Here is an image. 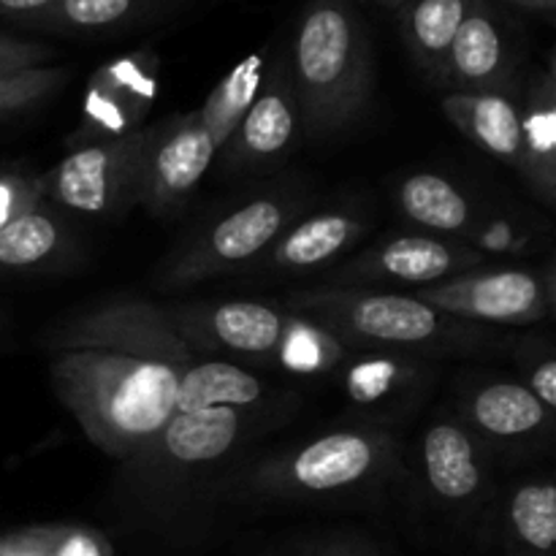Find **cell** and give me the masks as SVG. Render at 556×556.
I'll return each mask as SVG.
<instances>
[{
  "instance_id": "e575fe53",
  "label": "cell",
  "mask_w": 556,
  "mask_h": 556,
  "mask_svg": "<svg viewBox=\"0 0 556 556\" xmlns=\"http://www.w3.org/2000/svg\"><path fill=\"white\" fill-rule=\"evenodd\" d=\"M318 556H367V554L358 552V548L342 546V543H331V546H326Z\"/></svg>"
},
{
  "instance_id": "9a60e30c",
  "label": "cell",
  "mask_w": 556,
  "mask_h": 556,
  "mask_svg": "<svg viewBox=\"0 0 556 556\" xmlns=\"http://www.w3.org/2000/svg\"><path fill=\"white\" fill-rule=\"evenodd\" d=\"M443 112L472 144L503 163L521 168L525 161L521 106L505 92H451L443 98Z\"/></svg>"
},
{
  "instance_id": "8992f818",
  "label": "cell",
  "mask_w": 556,
  "mask_h": 556,
  "mask_svg": "<svg viewBox=\"0 0 556 556\" xmlns=\"http://www.w3.org/2000/svg\"><path fill=\"white\" fill-rule=\"evenodd\" d=\"M157 128L79 147L43 177L47 199L85 215H123L141 201Z\"/></svg>"
},
{
  "instance_id": "277c9868",
  "label": "cell",
  "mask_w": 556,
  "mask_h": 556,
  "mask_svg": "<svg viewBox=\"0 0 556 556\" xmlns=\"http://www.w3.org/2000/svg\"><path fill=\"white\" fill-rule=\"evenodd\" d=\"M264 74L266 54H250L223 76L204 106L157 128L139 204L152 215H166L193 193L258 96Z\"/></svg>"
},
{
  "instance_id": "d4e9b609",
  "label": "cell",
  "mask_w": 556,
  "mask_h": 556,
  "mask_svg": "<svg viewBox=\"0 0 556 556\" xmlns=\"http://www.w3.org/2000/svg\"><path fill=\"white\" fill-rule=\"evenodd\" d=\"M342 356V340L326 331L309 318H293L288 326L286 342H282L277 362L299 372H315V369L334 367Z\"/></svg>"
},
{
  "instance_id": "603a6c76",
  "label": "cell",
  "mask_w": 556,
  "mask_h": 556,
  "mask_svg": "<svg viewBox=\"0 0 556 556\" xmlns=\"http://www.w3.org/2000/svg\"><path fill=\"white\" fill-rule=\"evenodd\" d=\"M400 210L407 220L443 233H462L472 223V206L454 182L432 172L402 179L396 190Z\"/></svg>"
},
{
  "instance_id": "836d02e7",
  "label": "cell",
  "mask_w": 556,
  "mask_h": 556,
  "mask_svg": "<svg viewBox=\"0 0 556 556\" xmlns=\"http://www.w3.org/2000/svg\"><path fill=\"white\" fill-rule=\"evenodd\" d=\"M508 3L519 5V9L532 11V14H554L556 0H508Z\"/></svg>"
},
{
  "instance_id": "4fadbf2b",
  "label": "cell",
  "mask_w": 556,
  "mask_h": 556,
  "mask_svg": "<svg viewBox=\"0 0 556 556\" xmlns=\"http://www.w3.org/2000/svg\"><path fill=\"white\" fill-rule=\"evenodd\" d=\"M299 130V109L293 98L291 74L286 60H277L275 68L264 74L261 90L250 109L244 112L242 123L237 125L228 144L220 155L226 168L242 172V168L258 166L282 155Z\"/></svg>"
},
{
  "instance_id": "ba28073f",
  "label": "cell",
  "mask_w": 556,
  "mask_h": 556,
  "mask_svg": "<svg viewBox=\"0 0 556 556\" xmlns=\"http://www.w3.org/2000/svg\"><path fill=\"white\" fill-rule=\"evenodd\" d=\"M416 299L448 318L505 326L538 324L552 309L548 282L535 271L525 269L454 275L448 280L418 288Z\"/></svg>"
},
{
  "instance_id": "5bb4252c",
  "label": "cell",
  "mask_w": 556,
  "mask_h": 556,
  "mask_svg": "<svg viewBox=\"0 0 556 556\" xmlns=\"http://www.w3.org/2000/svg\"><path fill=\"white\" fill-rule=\"evenodd\" d=\"M481 261V253L440 242V239L407 233L389 239L353 261L342 280L348 282H394V286L427 288Z\"/></svg>"
},
{
  "instance_id": "8fae6325",
  "label": "cell",
  "mask_w": 556,
  "mask_h": 556,
  "mask_svg": "<svg viewBox=\"0 0 556 556\" xmlns=\"http://www.w3.org/2000/svg\"><path fill=\"white\" fill-rule=\"evenodd\" d=\"M168 320L188 345L275 362L286 342L291 315L264 302H223L168 313Z\"/></svg>"
},
{
  "instance_id": "3957f363",
  "label": "cell",
  "mask_w": 556,
  "mask_h": 556,
  "mask_svg": "<svg viewBox=\"0 0 556 556\" xmlns=\"http://www.w3.org/2000/svg\"><path fill=\"white\" fill-rule=\"evenodd\" d=\"M293 98L309 136L353 123L372 96V43L353 0H307L291 47Z\"/></svg>"
},
{
  "instance_id": "2e32d148",
  "label": "cell",
  "mask_w": 556,
  "mask_h": 556,
  "mask_svg": "<svg viewBox=\"0 0 556 556\" xmlns=\"http://www.w3.org/2000/svg\"><path fill=\"white\" fill-rule=\"evenodd\" d=\"M429 489L445 503H470L483 483V456L476 438L456 421H438L421 440Z\"/></svg>"
},
{
  "instance_id": "30bf717a",
  "label": "cell",
  "mask_w": 556,
  "mask_h": 556,
  "mask_svg": "<svg viewBox=\"0 0 556 556\" xmlns=\"http://www.w3.org/2000/svg\"><path fill=\"white\" fill-rule=\"evenodd\" d=\"M157 79L161 60L150 47L101 65L87 81L74 141L87 147L144 128V117L157 96Z\"/></svg>"
},
{
  "instance_id": "44dd1931",
  "label": "cell",
  "mask_w": 556,
  "mask_h": 556,
  "mask_svg": "<svg viewBox=\"0 0 556 556\" xmlns=\"http://www.w3.org/2000/svg\"><path fill=\"white\" fill-rule=\"evenodd\" d=\"M521 136H525V161L521 174L552 201L556 188V71L554 60L532 81L530 96L521 109Z\"/></svg>"
},
{
  "instance_id": "1f68e13d",
  "label": "cell",
  "mask_w": 556,
  "mask_h": 556,
  "mask_svg": "<svg viewBox=\"0 0 556 556\" xmlns=\"http://www.w3.org/2000/svg\"><path fill=\"white\" fill-rule=\"evenodd\" d=\"M0 556H47L43 525L0 535Z\"/></svg>"
},
{
  "instance_id": "d590c367",
  "label": "cell",
  "mask_w": 556,
  "mask_h": 556,
  "mask_svg": "<svg viewBox=\"0 0 556 556\" xmlns=\"http://www.w3.org/2000/svg\"><path fill=\"white\" fill-rule=\"evenodd\" d=\"M375 3L383 5V9H389V11H400L407 0H375Z\"/></svg>"
},
{
  "instance_id": "9c48e42d",
  "label": "cell",
  "mask_w": 556,
  "mask_h": 556,
  "mask_svg": "<svg viewBox=\"0 0 556 556\" xmlns=\"http://www.w3.org/2000/svg\"><path fill=\"white\" fill-rule=\"evenodd\" d=\"M291 217V201L275 199V195L248 201L239 210L228 212L212 228H206L182 253L174 255V261L163 271V282L190 286V282H201L255 258L280 239Z\"/></svg>"
},
{
  "instance_id": "d6a6232c",
  "label": "cell",
  "mask_w": 556,
  "mask_h": 556,
  "mask_svg": "<svg viewBox=\"0 0 556 556\" xmlns=\"http://www.w3.org/2000/svg\"><path fill=\"white\" fill-rule=\"evenodd\" d=\"M49 3H54V0H0V20L22 25L33 14L47 9Z\"/></svg>"
},
{
  "instance_id": "f1b7e54d",
  "label": "cell",
  "mask_w": 556,
  "mask_h": 556,
  "mask_svg": "<svg viewBox=\"0 0 556 556\" xmlns=\"http://www.w3.org/2000/svg\"><path fill=\"white\" fill-rule=\"evenodd\" d=\"M54 58V47L30 38H16L0 33V76L20 74L27 68H41Z\"/></svg>"
},
{
  "instance_id": "cb8c5ba5",
  "label": "cell",
  "mask_w": 556,
  "mask_h": 556,
  "mask_svg": "<svg viewBox=\"0 0 556 556\" xmlns=\"http://www.w3.org/2000/svg\"><path fill=\"white\" fill-rule=\"evenodd\" d=\"M65 244V228L54 212L38 204L0 231V271L36 269L60 253Z\"/></svg>"
},
{
  "instance_id": "7c38bea8",
  "label": "cell",
  "mask_w": 556,
  "mask_h": 556,
  "mask_svg": "<svg viewBox=\"0 0 556 556\" xmlns=\"http://www.w3.org/2000/svg\"><path fill=\"white\" fill-rule=\"evenodd\" d=\"M516 68V43L503 14L478 0L445 58V85L454 92H503Z\"/></svg>"
},
{
  "instance_id": "ac0fdd59",
  "label": "cell",
  "mask_w": 556,
  "mask_h": 556,
  "mask_svg": "<svg viewBox=\"0 0 556 556\" xmlns=\"http://www.w3.org/2000/svg\"><path fill=\"white\" fill-rule=\"evenodd\" d=\"M476 3L478 0H407L396 11L407 52L438 85H445V58Z\"/></svg>"
},
{
  "instance_id": "d6986e66",
  "label": "cell",
  "mask_w": 556,
  "mask_h": 556,
  "mask_svg": "<svg viewBox=\"0 0 556 556\" xmlns=\"http://www.w3.org/2000/svg\"><path fill=\"white\" fill-rule=\"evenodd\" d=\"M465 416L472 427L492 440H521L552 424V410L527 386L494 380L472 391L465 402Z\"/></svg>"
},
{
  "instance_id": "4316f807",
  "label": "cell",
  "mask_w": 556,
  "mask_h": 556,
  "mask_svg": "<svg viewBox=\"0 0 556 556\" xmlns=\"http://www.w3.org/2000/svg\"><path fill=\"white\" fill-rule=\"evenodd\" d=\"M47 556H114L103 532L76 525H43Z\"/></svg>"
},
{
  "instance_id": "52a82bcc",
  "label": "cell",
  "mask_w": 556,
  "mask_h": 556,
  "mask_svg": "<svg viewBox=\"0 0 556 556\" xmlns=\"http://www.w3.org/2000/svg\"><path fill=\"white\" fill-rule=\"evenodd\" d=\"M394 445L386 434L340 429L324 434L255 472V489L271 497H324L372 481L389 467Z\"/></svg>"
},
{
  "instance_id": "e0dca14e",
  "label": "cell",
  "mask_w": 556,
  "mask_h": 556,
  "mask_svg": "<svg viewBox=\"0 0 556 556\" xmlns=\"http://www.w3.org/2000/svg\"><path fill=\"white\" fill-rule=\"evenodd\" d=\"M174 3L177 0H54L16 27L65 36H96L144 25L166 14Z\"/></svg>"
},
{
  "instance_id": "484cf974",
  "label": "cell",
  "mask_w": 556,
  "mask_h": 556,
  "mask_svg": "<svg viewBox=\"0 0 556 556\" xmlns=\"http://www.w3.org/2000/svg\"><path fill=\"white\" fill-rule=\"evenodd\" d=\"M68 79V71L58 65H41V68H27L20 74L0 76V119L22 112L27 106H36L38 101L58 92Z\"/></svg>"
},
{
  "instance_id": "5b68a950",
  "label": "cell",
  "mask_w": 556,
  "mask_h": 556,
  "mask_svg": "<svg viewBox=\"0 0 556 556\" xmlns=\"http://www.w3.org/2000/svg\"><path fill=\"white\" fill-rule=\"evenodd\" d=\"M291 307L342 342L358 345H429L451 337L448 315L405 293L320 288L296 293Z\"/></svg>"
},
{
  "instance_id": "4dcf8cb0",
  "label": "cell",
  "mask_w": 556,
  "mask_h": 556,
  "mask_svg": "<svg viewBox=\"0 0 556 556\" xmlns=\"http://www.w3.org/2000/svg\"><path fill=\"white\" fill-rule=\"evenodd\" d=\"M527 389L548 407L556 410V362L552 356L538 358L535 364H530L527 369Z\"/></svg>"
},
{
  "instance_id": "6da1fadb",
  "label": "cell",
  "mask_w": 556,
  "mask_h": 556,
  "mask_svg": "<svg viewBox=\"0 0 556 556\" xmlns=\"http://www.w3.org/2000/svg\"><path fill=\"white\" fill-rule=\"evenodd\" d=\"M54 394L96 448L134 462L172 416L193 348L177 334L166 309L150 302H112L58 326Z\"/></svg>"
},
{
  "instance_id": "7a4b0ae2",
  "label": "cell",
  "mask_w": 556,
  "mask_h": 556,
  "mask_svg": "<svg viewBox=\"0 0 556 556\" xmlns=\"http://www.w3.org/2000/svg\"><path fill=\"white\" fill-rule=\"evenodd\" d=\"M266 386L233 362H195L182 375L172 416L134 459L150 481H185L226 459L264 402Z\"/></svg>"
},
{
  "instance_id": "7402d4cb",
  "label": "cell",
  "mask_w": 556,
  "mask_h": 556,
  "mask_svg": "<svg viewBox=\"0 0 556 556\" xmlns=\"http://www.w3.org/2000/svg\"><path fill=\"white\" fill-rule=\"evenodd\" d=\"M556 489L552 481H530L514 489L505 505V554L554 556Z\"/></svg>"
},
{
  "instance_id": "83f0119b",
  "label": "cell",
  "mask_w": 556,
  "mask_h": 556,
  "mask_svg": "<svg viewBox=\"0 0 556 556\" xmlns=\"http://www.w3.org/2000/svg\"><path fill=\"white\" fill-rule=\"evenodd\" d=\"M47 199L43 177H27L20 172H0V231L25 212L36 210Z\"/></svg>"
},
{
  "instance_id": "f546056e",
  "label": "cell",
  "mask_w": 556,
  "mask_h": 556,
  "mask_svg": "<svg viewBox=\"0 0 556 556\" xmlns=\"http://www.w3.org/2000/svg\"><path fill=\"white\" fill-rule=\"evenodd\" d=\"M391 375H394V364L389 362H375V364H358L351 372V394L358 402H372L378 400L386 391V386L391 383Z\"/></svg>"
},
{
  "instance_id": "ffe728a7",
  "label": "cell",
  "mask_w": 556,
  "mask_h": 556,
  "mask_svg": "<svg viewBox=\"0 0 556 556\" xmlns=\"http://www.w3.org/2000/svg\"><path fill=\"white\" fill-rule=\"evenodd\" d=\"M364 233L362 217L345 215V212H324V215L307 217L293 228H286L275 242L269 264L275 269H313L345 253L353 242Z\"/></svg>"
}]
</instances>
